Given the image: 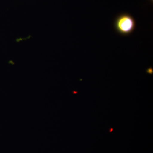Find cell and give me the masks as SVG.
<instances>
[{"instance_id": "cell-1", "label": "cell", "mask_w": 153, "mask_h": 153, "mask_svg": "<svg viewBox=\"0 0 153 153\" xmlns=\"http://www.w3.org/2000/svg\"><path fill=\"white\" fill-rule=\"evenodd\" d=\"M114 27L117 31L121 35L128 36L132 33L135 29V21L130 15L122 14L116 19Z\"/></svg>"}, {"instance_id": "cell-2", "label": "cell", "mask_w": 153, "mask_h": 153, "mask_svg": "<svg viewBox=\"0 0 153 153\" xmlns=\"http://www.w3.org/2000/svg\"><path fill=\"white\" fill-rule=\"evenodd\" d=\"M146 72L148 73V74H152L153 73L152 68V67H149V68H147V69L146 70Z\"/></svg>"}, {"instance_id": "cell-3", "label": "cell", "mask_w": 153, "mask_h": 153, "mask_svg": "<svg viewBox=\"0 0 153 153\" xmlns=\"http://www.w3.org/2000/svg\"><path fill=\"white\" fill-rule=\"evenodd\" d=\"M113 131V128H109V131L110 133L112 132Z\"/></svg>"}]
</instances>
